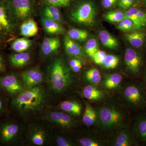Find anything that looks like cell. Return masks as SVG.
<instances>
[{"label":"cell","instance_id":"cell-1","mask_svg":"<svg viewBox=\"0 0 146 146\" xmlns=\"http://www.w3.org/2000/svg\"><path fill=\"white\" fill-rule=\"evenodd\" d=\"M47 101L46 93L40 86L32 89H25L13 97L11 105L23 117L30 119L43 112Z\"/></svg>","mask_w":146,"mask_h":146},{"label":"cell","instance_id":"cell-2","mask_svg":"<svg viewBox=\"0 0 146 146\" xmlns=\"http://www.w3.org/2000/svg\"><path fill=\"white\" fill-rule=\"evenodd\" d=\"M70 70L60 57L55 58L50 63L47 68L46 79L52 92L61 94L70 88L74 81Z\"/></svg>","mask_w":146,"mask_h":146},{"label":"cell","instance_id":"cell-3","mask_svg":"<svg viewBox=\"0 0 146 146\" xmlns=\"http://www.w3.org/2000/svg\"><path fill=\"white\" fill-rule=\"evenodd\" d=\"M97 120L100 127L104 131H110L121 127L125 123V113L114 105L102 106L97 112Z\"/></svg>","mask_w":146,"mask_h":146},{"label":"cell","instance_id":"cell-4","mask_svg":"<svg viewBox=\"0 0 146 146\" xmlns=\"http://www.w3.org/2000/svg\"><path fill=\"white\" fill-rule=\"evenodd\" d=\"M122 96L133 110L141 112L146 108V89L143 83L131 82L122 91Z\"/></svg>","mask_w":146,"mask_h":146},{"label":"cell","instance_id":"cell-5","mask_svg":"<svg viewBox=\"0 0 146 146\" xmlns=\"http://www.w3.org/2000/svg\"><path fill=\"white\" fill-rule=\"evenodd\" d=\"M44 121L32 123L27 130V140L33 145L46 146L52 144L53 132Z\"/></svg>","mask_w":146,"mask_h":146},{"label":"cell","instance_id":"cell-6","mask_svg":"<svg viewBox=\"0 0 146 146\" xmlns=\"http://www.w3.org/2000/svg\"><path fill=\"white\" fill-rule=\"evenodd\" d=\"M71 20L76 23L92 26L96 20V10L91 2L83 1L76 6L70 13Z\"/></svg>","mask_w":146,"mask_h":146},{"label":"cell","instance_id":"cell-7","mask_svg":"<svg viewBox=\"0 0 146 146\" xmlns=\"http://www.w3.org/2000/svg\"><path fill=\"white\" fill-rule=\"evenodd\" d=\"M7 2L13 21L24 22L30 18L34 12L32 0H7Z\"/></svg>","mask_w":146,"mask_h":146},{"label":"cell","instance_id":"cell-8","mask_svg":"<svg viewBox=\"0 0 146 146\" xmlns=\"http://www.w3.org/2000/svg\"><path fill=\"white\" fill-rule=\"evenodd\" d=\"M42 119L54 127L63 129H70L76 125V121L71 115L60 110L48 111L43 116Z\"/></svg>","mask_w":146,"mask_h":146},{"label":"cell","instance_id":"cell-9","mask_svg":"<svg viewBox=\"0 0 146 146\" xmlns=\"http://www.w3.org/2000/svg\"><path fill=\"white\" fill-rule=\"evenodd\" d=\"M15 31L13 20L9 11L7 0H0V35H13Z\"/></svg>","mask_w":146,"mask_h":146},{"label":"cell","instance_id":"cell-10","mask_svg":"<svg viewBox=\"0 0 146 146\" xmlns=\"http://www.w3.org/2000/svg\"><path fill=\"white\" fill-rule=\"evenodd\" d=\"M124 60L131 74L136 76L140 74L144 65L143 56L141 52L132 48H127L125 54Z\"/></svg>","mask_w":146,"mask_h":146},{"label":"cell","instance_id":"cell-11","mask_svg":"<svg viewBox=\"0 0 146 146\" xmlns=\"http://www.w3.org/2000/svg\"><path fill=\"white\" fill-rule=\"evenodd\" d=\"M23 133V128L16 122H7L0 127V139L4 143L10 144L19 140Z\"/></svg>","mask_w":146,"mask_h":146},{"label":"cell","instance_id":"cell-12","mask_svg":"<svg viewBox=\"0 0 146 146\" xmlns=\"http://www.w3.org/2000/svg\"><path fill=\"white\" fill-rule=\"evenodd\" d=\"M0 87L13 97L25 89L21 78L14 74H8L0 77Z\"/></svg>","mask_w":146,"mask_h":146},{"label":"cell","instance_id":"cell-13","mask_svg":"<svg viewBox=\"0 0 146 146\" xmlns=\"http://www.w3.org/2000/svg\"><path fill=\"white\" fill-rule=\"evenodd\" d=\"M21 79L25 89H30L41 86L44 77L40 69L35 67L21 73Z\"/></svg>","mask_w":146,"mask_h":146},{"label":"cell","instance_id":"cell-14","mask_svg":"<svg viewBox=\"0 0 146 146\" xmlns=\"http://www.w3.org/2000/svg\"><path fill=\"white\" fill-rule=\"evenodd\" d=\"M134 131L126 127L112 139L111 145L115 146H131L138 145Z\"/></svg>","mask_w":146,"mask_h":146},{"label":"cell","instance_id":"cell-15","mask_svg":"<svg viewBox=\"0 0 146 146\" xmlns=\"http://www.w3.org/2000/svg\"><path fill=\"white\" fill-rule=\"evenodd\" d=\"M145 110L139 112L135 121L133 131L138 143L139 142L146 144V111Z\"/></svg>","mask_w":146,"mask_h":146},{"label":"cell","instance_id":"cell-16","mask_svg":"<svg viewBox=\"0 0 146 146\" xmlns=\"http://www.w3.org/2000/svg\"><path fill=\"white\" fill-rule=\"evenodd\" d=\"M125 18L133 21L138 29L146 27V12L141 9L131 7L124 12Z\"/></svg>","mask_w":146,"mask_h":146},{"label":"cell","instance_id":"cell-17","mask_svg":"<svg viewBox=\"0 0 146 146\" xmlns=\"http://www.w3.org/2000/svg\"><path fill=\"white\" fill-rule=\"evenodd\" d=\"M125 37L133 48H141L146 42V31L143 29L136 30L126 33Z\"/></svg>","mask_w":146,"mask_h":146},{"label":"cell","instance_id":"cell-18","mask_svg":"<svg viewBox=\"0 0 146 146\" xmlns=\"http://www.w3.org/2000/svg\"><path fill=\"white\" fill-rule=\"evenodd\" d=\"M60 46V39L58 37H45L41 46L42 54L45 56L54 54L58 51Z\"/></svg>","mask_w":146,"mask_h":146},{"label":"cell","instance_id":"cell-19","mask_svg":"<svg viewBox=\"0 0 146 146\" xmlns=\"http://www.w3.org/2000/svg\"><path fill=\"white\" fill-rule=\"evenodd\" d=\"M58 109L74 117H78L81 114L82 107L78 102L72 100L61 102L58 106Z\"/></svg>","mask_w":146,"mask_h":146},{"label":"cell","instance_id":"cell-20","mask_svg":"<svg viewBox=\"0 0 146 146\" xmlns=\"http://www.w3.org/2000/svg\"><path fill=\"white\" fill-rule=\"evenodd\" d=\"M64 44L65 52L68 55L78 58L83 57V50L81 46L68 35L65 36Z\"/></svg>","mask_w":146,"mask_h":146},{"label":"cell","instance_id":"cell-21","mask_svg":"<svg viewBox=\"0 0 146 146\" xmlns=\"http://www.w3.org/2000/svg\"><path fill=\"white\" fill-rule=\"evenodd\" d=\"M42 26L48 34L56 35L64 34L65 29L58 22L43 17L42 19Z\"/></svg>","mask_w":146,"mask_h":146},{"label":"cell","instance_id":"cell-22","mask_svg":"<svg viewBox=\"0 0 146 146\" xmlns=\"http://www.w3.org/2000/svg\"><path fill=\"white\" fill-rule=\"evenodd\" d=\"M38 31L39 29L37 24L31 18H29L24 21L20 28L21 35L26 37L35 36Z\"/></svg>","mask_w":146,"mask_h":146},{"label":"cell","instance_id":"cell-23","mask_svg":"<svg viewBox=\"0 0 146 146\" xmlns=\"http://www.w3.org/2000/svg\"><path fill=\"white\" fill-rule=\"evenodd\" d=\"M11 64L16 68H22L27 65L31 60V56L28 52H17L9 56Z\"/></svg>","mask_w":146,"mask_h":146},{"label":"cell","instance_id":"cell-24","mask_svg":"<svg viewBox=\"0 0 146 146\" xmlns=\"http://www.w3.org/2000/svg\"><path fill=\"white\" fill-rule=\"evenodd\" d=\"M82 95L85 98L90 101H98L104 97V92L95 86L88 85L82 90Z\"/></svg>","mask_w":146,"mask_h":146},{"label":"cell","instance_id":"cell-25","mask_svg":"<svg viewBox=\"0 0 146 146\" xmlns=\"http://www.w3.org/2000/svg\"><path fill=\"white\" fill-rule=\"evenodd\" d=\"M59 7L54 6L44 5L43 10L44 17L56 21L61 24L63 20Z\"/></svg>","mask_w":146,"mask_h":146},{"label":"cell","instance_id":"cell-26","mask_svg":"<svg viewBox=\"0 0 146 146\" xmlns=\"http://www.w3.org/2000/svg\"><path fill=\"white\" fill-rule=\"evenodd\" d=\"M33 42L27 37L18 38L12 42L11 49L16 52H25L31 47Z\"/></svg>","mask_w":146,"mask_h":146},{"label":"cell","instance_id":"cell-27","mask_svg":"<svg viewBox=\"0 0 146 146\" xmlns=\"http://www.w3.org/2000/svg\"><path fill=\"white\" fill-rule=\"evenodd\" d=\"M52 144L57 146H74L76 144L71 138L66 134L60 132L53 133Z\"/></svg>","mask_w":146,"mask_h":146},{"label":"cell","instance_id":"cell-28","mask_svg":"<svg viewBox=\"0 0 146 146\" xmlns=\"http://www.w3.org/2000/svg\"><path fill=\"white\" fill-rule=\"evenodd\" d=\"M122 76L119 73H113L106 76L103 82L105 89L111 90L117 88L122 81Z\"/></svg>","mask_w":146,"mask_h":146},{"label":"cell","instance_id":"cell-29","mask_svg":"<svg viewBox=\"0 0 146 146\" xmlns=\"http://www.w3.org/2000/svg\"><path fill=\"white\" fill-rule=\"evenodd\" d=\"M97 121V113L91 105L86 103L82 117V121L85 125L90 127L94 125Z\"/></svg>","mask_w":146,"mask_h":146},{"label":"cell","instance_id":"cell-30","mask_svg":"<svg viewBox=\"0 0 146 146\" xmlns=\"http://www.w3.org/2000/svg\"><path fill=\"white\" fill-rule=\"evenodd\" d=\"M99 37L102 44L106 48L115 49L119 46L117 40L106 31H100Z\"/></svg>","mask_w":146,"mask_h":146},{"label":"cell","instance_id":"cell-31","mask_svg":"<svg viewBox=\"0 0 146 146\" xmlns=\"http://www.w3.org/2000/svg\"><path fill=\"white\" fill-rule=\"evenodd\" d=\"M84 76L87 82L94 85L98 84L102 80L101 73L96 68H91L86 71Z\"/></svg>","mask_w":146,"mask_h":146},{"label":"cell","instance_id":"cell-32","mask_svg":"<svg viewBox=\"0 0 146 146\" xmlns=\"http://www.w3.org/2000/svg\"><path fill=\"white\" fill-rule=\"evenodd\" d=\"M68 36L74 41L83 42L88 38L89 33L84 30L72 29L68 31Z\"/></svg>","mask_w":146,"mask_h":146},{"label":"cell","instance_id":"cell-33","mask_svg":"<svg viewBox=\"0 0 146 146\" xmlns=\"http://www.w3.org/2000/svg\"><path fill=\"white\" fill-rule=\"evenodd\" d=\"M105 19L112 23H119L125 18V13L120 10L110 11L104 15Z\"/></svg>","mask_w":146,"mask_h":146},{"label":"cell","instance_id":"cell-34","mask_svg":"<svg viewBox=\"0 0 146 146\" xmlns=\"http://www.w3.org/2000/svg\"><path fill=\"white\" fill-rule=\"evenodd\" d=\"M117 28L119 30L125 32H131L138 30L133 21L127 18H125L120 22Z\"/></svg>","mask_w":146,"mask_h":146},{"label":"cell","instance_id":"cell-35","mask_svg":"<svg viewBox=\"0 0 146 146\" xmlns=\"http://www.w3.org/2000/svg\"><path fill=\"white\" fill-rule=\"evenodd\" d=\"M119 63V58L116 56L113 55H106L102 64L104 68L112 69L116 68Z\"/></svg>","mask_w":146,"mask_h":146},{"label":"cell","instance_id":"cell-36","mask_svg":"<svg viewBox=\"0 0 146 146\" xmlns=\"http://www.w3.org/2000/svg\"><path fill=\"white\" fill-rule=\"evenodd\" d=\"M84 49L87 55L92 58L95 54L99 50L96 40L94 38L89 39L86 43Z\"/></svg>","mask_w":146,"mask_h":146},{"label":"cell","instance_id":"cell-37","mask_svg":"<svg viewBox=\"0 0 146 146\" xmlns=\"http://www.w3.org/2000/svg\"><path fill=\"white\" fill-rule=\"evenodd\" d=\"M44 5L54 6L57 7H65L72 3L74 0H40Z\"/></svg>","mask_w":146,"mask_h":146},{"label":"cell","instance_id":"cell-38","mask_svg":"<svg viewBox=\"0 0 146 146\" xmlns=\"http://www.w3.org/2000/svg\"><path fill=\"white\" fill-rule=\"evenodd\" d=\"M78 144L81 146H100L102 145L101 141L91 137H82L78 141Z\"/></svg>","mask_w":146,"mask_h":146},{"label":"cell","instance_id":"cell-39","mask_svg":"<svg viewBox=\"0 0 146 146\" xmlns=\"http://www.w3.org/2000/svg\"><path fill=\"white\" fill-rule=\"evenodd\" d=\"M140 0H119L118 4L120 8L126 10L137 5Z\"/></svg>","mask_w":146,"mask_h":146},{"label":"cell","instance_id":"cell-40","mask_svg":"<svg viewBox=\"0 0 146 146\" xmlns=\"http://www.w3.org/2000/svg\"><path fill=\"white\" fill-rule=\"evenodd\" d=\"M106 55L104 52L98 50L94 55L92 58L96 64L102 65Z\"/></svg>","mask_w":146,"mask_h":146},{"label":"cell","instance_id":"cell-41","mask_svg":"<svg viewBox=\"0 0 146 146\" xmlns=\"http://www.w3.org/2000/svg\"><path fill=\"white\" fill-rule=\"evenodd\" d=\"M118 1L119 0H102V5L105 8H111L118 3Z\"/></svg>","mask_w":146,"mask_h":146},{"label":"cell","instance_id":"cell-42","mask_svg":"<svg viewBox=\"0 0 146 146\" xmlns=\"http://www.w3.org/2000/svg\"><path fill=\"white\" fill-rule=\"evenodd\" d=\"M81 64H82L81 60L79 58H73L70 60L69 62V67L71 69L76 65Z\"/></svg>","mask_w":146,"mask_h":146},{"label":"cell","instance_id":"cell-43","mask_svg":"<svg viewBox=\"0 0 146 146\" xmlns=\"http://www.w3.org/2000/svg\"><path fill=\"white\" fill-rule=\"evenodd\" d=\"M5 106L1 96H0V116L5 112Z\"/></svg>","mask_w":146,"mask_h":146},{"label":"cell","instance_id":"cell-44","mask_svg":"<svg viewBox=\"0 0 146 146\" xmlns=\"http://www.w3.org/2000/svg\"><path fill=\"white\" fill-rule=\"evenodd\" d=\"M6 66L2 56L0 54V72H5Z\"/></svg>","mask_w":146,"mask_h":146},{"label":"cell","instance_id":"cell-45","mask_svg":"<svg viewBox=\"0 0 146 146\" xmlns=\"http://www.w3.org/2000/svg\"><path fill=\"white\" fill-rule=\"evenodd\" d=\"M82 64H80V65H76L75 67L71 68V70H72L74 72L77 73L80 71L81 68H82Z\"/></svg>","mask_w":146,"mask_h":146},{"label":"cell","instance_id":"cell-46","mask_svg":"<svg viewBox=\"0 0 146 146\" xmlns=\"http://www.w3.org/2000/svg\"><path fill=\"white\" fill-rule=\"evenodd\" d=\"M143 80H144V83L143 84L144 86H145L146 89V70L145 71V74H144V77H143Z\"/></svg>","mask_w":146,"mask_h":146},{"label":"cell","instance_id":"cell-47","mask_svg":"<svg viewBox=\"0 0 146 146\" xmlns=\"http://www.w3.org/2000/svg\"><path fill=\"white\" fill-rule=\"evenodd\" d=\"M144 5L146 7V0H144Z\"/></svg>","mask_w":146,"mask_h":146},{"label":"cell","instance_id":"cell-48","mask_svg":"<svg viewBox=\"0 0 146 146\" xmlns=\"http://www.w3.org/2000/svg\"><path fill=\"white\" fill-rule=\"evenodd\" d=\"M1 37H2V36H1V35H0V42H1Z\"/></svg>","mask_w":146,"mask_h":146},{"label":"cell","instance_id":"cell-49","mask_svg":"<svg viewBox=\"0 0 146 146\" xmlns=\"http://www.w3.org/2000/svg\"><path fill=\"white\" fill-rule=\"evenodd\" d=\"M140 1H144V0H140Z\"/></svg>","mask_w":146,"mask_h":146}]
</instances>
